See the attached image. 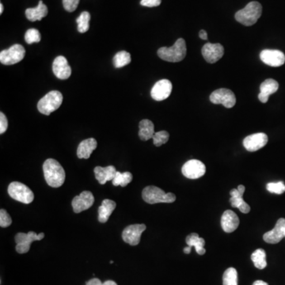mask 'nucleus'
Listing matches in <instances>:
<instances>
[{
    "label": "nucleus",
    "mask_w": 285,
    "mask_h": 285,
    "mask_svg": "<svg viewBox=\"0 0 285 285\" xmlns=\"http://www.w3.org/2000/svg\"><path fill=\"white\" fill-rule=\"evenodd\" d=\"M44 178L47 184L53 188L63 186L65 181V171L63 167L53 158H48L43 165Z\"/></svg>",
    "instance_id": "obj_1"
},
{
    "label": "nucleus",
    "mask_w": 285,
    "mask_h": 285,
    "mask_svg": "<svg viewBox=\"0 0 285 285\" xmlns=\"http://www.w3.org/2000/svg\"><path fill=\"white\" fill-rule=\"evenodd\" d=\"M187 53L186 41L182 38L177 39L173 46L163 47L158 50V56L165 61L177 63L185 59Z\"/></svg>",
    "instance_id": "obj_2"
},
{
    "label": "nucleus",
    "mask_w": 285,
    "mask_h": 285,
    "mask_svg": "<svg viewBox=\"0 0 285 285\" xmlns=\"http://www.w3.org/2000/svg\"><path fill=\"white\" fill-rule=\"evenodd\" d=\"M262 13V6L258 2H250L235 14V19L246 26H251L258 21Z\"/></svg>",
    "instance_id": "obj_3"
},
{
    "label": "nucleus",
    "mask_w": 285,
    "mask_h": 285,
    "mask_svg": "<svg viewBox=\"0 0 285 285\" xmlns=\"http://www.w3.org/2000/svg\"><path fill=\"white\" fill-rule=\"evenodd\" d=\"M142 196L145 202L150 205L158 203H173L176 201L175 195L172 192H164V190L156 186H147L142 192Z\"/></svg>",
    "instance_id": "obj_4"
},
{
    "label": "nucleus",
    "mask_w": 285,
    "mask_h": 285,
    "mask_svg": "<svg viewBox=\"0 0 285 285\" xmlns=\"http://www.w3.org/2000/svg\"><path fill=\"white\" fill-rule=\"evenodd\" d=\"M62 102L63 95L59 91H50L38 101V110L40 114L49 116L60 107Z\"/></svg>",
    "instance_id": "obj_5"
},
{
    "label": "nucleus",
    "mask_w": 285,
    "mask_h": 285,
    "mask_svg": "<svg viewBox=\"0 0 285 285\" xmlns=\"http://www.w3.org/2000/svg\"><path fill=\"white\" fill-rule=\"evenodd\" d=\"M8 193L11 198L23 204H30L34 199V192L21 182H11L8 186Z\"/></svg>",
    "instance_id": "obj_6"
},
{
    "label": "nucleus",
    "mask_w": 285,
    "mask_h": 285,
    "mask_svg": "<svg viewBox=\"0 0 285 285\" xmlns=\"http://www.w3.org/2000/svg\"><path fill=\"white\" fill-rule=\"evenodd\" d=\"M25 55V48L22 45L14 44L11 48L0 53V61L4 65H13L21 61Z\"/></svg>",
    "instance_id": "obj_7"
},
{
    "label": "nucleus",
    "mask_w": 285,
    "mask_h": 285,
    "mask_svg": "<svg viewBox=\"0 0 285 285\" xmlns=\"http://www.w3.org/2000/svg\"><path fill=\"white\" fill-rule=\"evenodd\" d=\"M44 233L38 234L34 231L25 234V233H18L15 235V243H16V251L19 253H26L30 249V245L34 241H40L44 239Z\"/></svg>",
    "instance_id": "obj_8"
},
{
    "label": "nucleus",
    "mask_w": 285,
    "mask_h": 285,
    "mask_svg": "<svg viewBox=\"0 0 285 285\" xmlns=\"http://www.w3.org/2000/svg\"><path fill=\"white\" fill-rule=\"evenodd\" d=\"M210 101L213 104H221L224 107L230 109L236 103V97L230 90L218 89L210 95Z\"/></svg>",
    "instance_id": "obj_9"
},
{
    "label": "nucleus",
    "mask_w": 285,
    "mask_h": 285,
    "mask_svg": "<svg viewBox=\"0 0 285 285\" xmlns=\"http://www.w3.org/2000/svg\"><path fill=\"white\" fill-rule=\"evenodd\" d=\"M182 174L190 179H197L205 175V165L201 161L191 159L186 162L182 168Z\"/></svg>",
    "instance_id": "obj_10"
},
{
    "label": "nucleus",
    "mask_w": 285,
    "mask_h": 285,
    "mask_svg": "<svg viewBox=\"0 0 285 285\" xmlns=\"http://www.w3.org/2000/svg\"><path fill=\"white\" fill-rule=\"evenodd\" d=\"M145 224H133L123 230L122 239L125 243L131 246H137L140 242L142 234L146 230Z\"/></svg>",
    "instance_id": "obj_11"
},
{
    "label": "nucleus",
    "mask_w": 285,
    "mask_h": 285,
    "mask_svg": "<svg viewBox=\"0 0 285 285\" xmlns=\"http://www.w3.org/2000/svg\"><path fill=\"white\" fill-rule=\"evenodd\" d=\"M203 57L209 63H215L221 59L224 54V48L221 44L207 43L201 49Z\"/></svg>",
    "instance_id": "obj_12"
},
{
    "label": "nucleus",
    "mask_w": 285,
    "mask_h": 285,
    "mask_svg": "<svg viewBox=\"0 0 285 285\" xmlns=\"http://www.w3.org/2000/svg\"><path fill=\"white\" fill-rule=\"evenodd\" d=\"M260 59L266 65L270 67H280L285 62V55L281 51L265 49L260 54Z\"/></svg>",
    "instance_id": "obj_13"
},
{
    "label": "nucleus",
    "mask_w": 285,
    "mask_h": 285,
    "mask_svg": "<svg viewBox=\"0 0 285 285\" xmlns=\"http://www.w3.org/2000/svg\"><path fill=\"white\" fill-rule=\"evenodd\" d=\"M172 91V83L168 79H162L154 85L151 91V96L155 101H160L170 97Z\"/></svg>",
    "instance_id": "obj_14"
},
{
    "label": "nucleus",
    "mask_w": 285,
    "mask_h": 285,
    "mask_svg": "<svg viewBox=\"0 0 285 285\" xmlns=\"http://www.w3.org/2000/svg\"><path fill=\"white\" fill-rule=\"evenodd\" d=\"M268 143V135L265 133H255L248 135L243 140V146L248 152H253L264 148Z\"/></svg>",
    "instance_id": "obj_15"
},
{
    "label": "nucleus",
    "mask_w": 285,
    "mask_h": 285,
    "mask_svg": "<svg viewBox=\"0 0 285 285\" xmlns=\"http://www.w3.org/2000/svg\"><path fill=\"white\" fill-rule=\"evenodd\" d=\"M95 202V196L90 191H83L80 195L76 196L72 205L73 210L76 213H80L82 211H86L93 205Z\"/></svg>",
    "instance_id": "obj_16"
},
{
    "label": "nucleus",
    "mask_w": 285,
    "mask_h": 285,
    "mask_svg": "<svg viewBox=\"0 0 285 285\" xmlns=\"http://www.w3.org/2000/svg\"><path fill=\"white\" fill-rule=\"evenodd\" d=\"M285 237V219L281 218L277 220L274 228L263 235L265 242L269 244H277Z\"/></svg>",
    "instance_id": "obj_17"
},
{
    "label": "nucleus",
    "mask_w": 285,
    "mask_h": 285,
    "mask_svg": "<svg viewBox=\"0 0 285 285\" xmlns=\"http://www.w3.org/2000/svg\"><path fill=\"white\" fill-rule=\"evenodd\" d=\"M53 72L59 79H68L72 75V68L63 56L57 57L53 63Z\"/></svg>",
    "instance_id": "obj_18"
},
{
    "label": "nucleus",
    "mask_w": 285,
    "mask_h": 285,
    "mask_svg": "<svg viewBox=\"0 0 285 285\" xmlns=\"http://www.w3.org/2000/svg\"><path fill=\"white\" fill-rule=\"evenodd\" d=\"M239 226V219L238 215L231 210L224 211L221 218V227L227 233H231L236 230Z\"/></svg>",
    "instance_id": "obj_19"
},
{
    "label": "nucleus",
    "mask_w": 285,
    "mask_h": 285,
    "mask_svg": "<svg viewBox=\"0 0 285 285\" xmlns=\"http://www.w3.org/2000/svg\"><path fill=\"white\" fill-rule=\"evenodd\" d=\"M279 84L277 81L268 78L262 82L260 86V93L258 98L262 103H266L268 101V97L272 94L276 93L278 91Z\"/></svg>",
    "instance_id": "obj_20"
},
{
    "label": "nucleus",
    "mask_w": 285,
    "mask_h": 285,
    "mask_svg": "<svg viewBox=\"0 0 285 285\" xmlns=\"http://www.w3.org/2000/svg\"><path fill=\"white\" fill-rule=\"evenodd\" d=\"M94 171L96 179L101 185H105L109 181H113L117 172L114 166L106 167H96Z\"/></svg>",
    "instance_id": "obj_21"
},
{
    "label": "nucleus",
    "mask_w": 285,
    "mask_h": 285,
    "mask_svg": "<svg viewBox=\"0 0 285 285\" xmlns=\"http://www.w3.org/2000/svg\"><path fill=\"white\" fill-rule=\"evenodd\" d=\"M97 143L94 138H89L81 142L77 149V156L79 158L88 159L92 152L97 148Z\"/></svg>",
    "instance_id": "obj_22"
},
{
    "label": "nucleus",
    "mask_w": 285,
    "mask_h": 285,
    "mask_svg": "<svg viewBox=\"0 0 285 285\" xmlns=\"http://www.w3.org/2000/svg\"><path fill=\"white\" fill-rule=\"evenodd\" d=\"M48 7L43 3V1H39L38 6L34 8H28L25 11V15L30 21H40L48 15Z\"/></svg>",
    "instance_id": "obj_23"
},
{
    "label": "nucleus",
    "mask_w": 285,
    "mask_h": 285,
    "mask_svg": "<svg viewBox=\"0 0 285 285\" xmlns=\"http://www.w3.org/2000/svg\"><path fill=\"white\" fill-rule=\"evenodd\" d=\"M116 206V203L112 200L106 199L102 201L101 206L98 208V220L100 223L104 224L108 221Z\"/></svg>",
    "instance_id": "obj_24"
},
{
    "label": "nucleus",
    "mask_w": 285,
    "mask_h": 285,
    "mask_svg": "<svg viewBox=\"0 0 285 285\" xmlns=\"http://www.w3.org/2000/svg\"><path fill=\"white\" fill-rule=\"evenodd\" d=\"M139 137L143 141L152 139L154 135V124L150 120H142L139 125Z\"/></svg>",
    "instance_id": "obj_25"
},
{
    "label": "nucleus",
    "mask_w": 285,
    "mask_h": 285,
    "mask_svg": "<svg viewBox=\"0 0 285 285\" xmlns=\"http://www.w3.org/2000/svg\"><path fill=\"white\" fill-rule=\"evenodd\" d=\"M186 242L187 245L190 246V247H195L196 253H198L199 255H204L206 252L204 248L205 244V239L203 238H200L198 234L192 233V234H190L186 237Z\"/></svg>",
    "instance_id": "obj_26"
},
{
    "label": "nucleus",
    "mask_w": 285,
    "mask_h": 285,
    "mask_svg": "<svg viewBox=\"0 0 285 285\" xmlns=\"http://www.w3.org/2000/svg\"><path fill=\"white\" fill-rule=\"evenodd\" d=\"M245 190V186L243 185H240L237 189L231 190L230 192V203L233 208H239L245 201L243 200V194Z\"/></svg>",
    "instance_id": "obj_27"
},
{
    "label": "nucleus",
    "mask_w": 285,
    "mask_h": 285,
    "mask_svg": "<svg viewBox=\"0 0 285 285\" xmlns=\"http://www.w3.org/2000/svg\"><path fill=\"white\" fill-rule=\"evenodd\" d=\"M132 58L130 53L126 51H120L114 56V67L116 68H120L128 65L131 63Z\"/></svg>",
    "instance_id": "obj_28"
},
{
    "label": "nucleus",
    "mask_w": 285,
    "mask_h": 285,
    "mask_svg": "<svg viewBox=\"0 0 285 285\" xmlns=\"http://www.w3.org/2000/svg\"><path fill=\"white\" fill-rule=\"evenodd\" d=\"M251 260L256 268L263 269L267 266L266 262V253L264 249H258L252 253Z\"/></svg>",
    "instance_id": "obj_29"
},
{
    "label": "nucleus",
    "mask_w": 285,
    "mask_h": 285,
    "mask_svg": "<svg viewBox=\"0 0 285 285\" xmlns=\"http://www.w3.org/2000/svg\"><path fill=\"white\" fill-rule=\"evenodd\" d=\"M133 181V174L130 172H124L120 173L117 171L116 175L113 179V185L114 186H120L121 187H125Z\"/></svg>",
    "instance_id": "obj_30"
},
{
    "label": "nucleus",
    "mask_w": 285,
    "mask_h": 285,
    "mask_svg": "<svg viewBox=\"0 0 285 285\" xmlns=\"http://www.w3.org/2000/svg\"><path fill=\"white\" fill-rule=\"evenodd\" d=\"M90 20L91 15L87 11L82 12L79 17L76 19V22L78 24V31L81 34H84L88 31L90 28Z\"/></svg>",
    "instance_id": "obj_31"
},
{
    "label": "nucleus",
    "mask_w": 285,
    "mask_h": 285,
    "mask_svg": "<svg viewBox=\"0 0 285 285\" xmlns=\"http://www.w3.org/2000/svg\"><path fill=\"white\" fill-rule=\"evenodd\" d=\"M223 285H238V272L234 268H229L224 272Z\"/></svg>",
    "instance_id": "obj_32"
},
{
    "label": "nucleus",
    "mask_w": 285,
    "mask_h": 285,
    "mask_svg": "<svg viewBox=\"0 0 285 285\" xmlns=\"http://www.w3.org/2000/svg\"><path fill=\"white\" fill-rule=\"evenodd\" d=\"M40 38L41 36H40V32L36 29H30L25 34V42L29 44L40 42Z\"/></svg>",
    "instance_id": "obj_33"
},
{
    "label": "nucleus",
    "mask_w": 285,
    "mask_h": 285,
    "mask_svg": "<svg viewBox=\"0 0 285 285\" xmlns=\"http://www.w3.org/2000/svg\"><path fill=\"white\" fill-rule=\"evenodd\" d=\"M169 133L167 131H160L154 133L153 136V143L156 147H160L163 144H166L169 140Z\"/></svg>",
    "instance_id": "obj_34"
},
{
    "label": "nucleus",
    "mask_w": 285,
    "mask_h": 285,
    "mask_svg": "<svg viewBox=\"0 0 285 285\" xmlns=\"http://www.w3.org/2000/svg\"><path fill=\"white\" fill-rule=\"evenodd\" d=\"M266 189L268 192L276 194H282L285 192V185L283 182H270L267 184Z\"/></svg>",
    "instance_id": "obj_35"
},
{
    "label": "nucleus",
    "mask_w": 285,
    "mask_h": 285,
    "mask_svg": "<svg viewBox=\"0 0 285 285\" xmlns=\"http://www.w3.org/2000/svg\"><path fill=\"white\" fill-rule=\"evenodd\" d=\"M12 224V220L11 216L6 212L5 209L0 210V226L1 228H7L11 226Z\"/></svg>",
    "instance_id": "obj_36"
},
{
    "label": "nucleus",
    "mask_w": 285,
    "mask_h": 285,
    "mask_svg": "<svg viewBox=\"0 0 285 285\" xmlns=\"http://www.w3.org/2000/svg\"><path fill=\"white\" fill-rule=\"evenodd\" d=\"M80 0H63V7L68 12H73L76 11Z\"/></svg>",
    "instance_id": "obj_37"
},
{
    "label": "nucleus",
    "mask_w": 285,
    "mask_h": 285,
    "mask_svg": "<svg viewBox=\"0 0 285 285\" xmlns=\"http://www.w3.org/2000/svg\"><path fill=\"white\" fill-rule=\"evenodd\" d=\"M8 128V121L3 113H0V134H3Z\"/></svg>",
    "instance_id": "obj_38"
},
{
    "label": "nucleus",
    "mask_w": 285,
    "mask_h": 285,
    "mask_svg": "<svg viewBox=\"0 0 285 285\" xmlns=\"http://www.w3.org/2000/svg\"><path fill=\"white\" fill-rule=\"evenodd\" d=\"M161 0H141L140 4L147 7H154L161 4Z\"/></svg>",
    "instance_id": "obj_39"
},
{
    "label": "nucleus",
    "mask_w": 285,
    "mask_h": 285,
    "mask_svg": "<svg viewBox=\"0 0 285 285\" xmlns=\"http://www.w3.org/2000/svg\"><path fill=\"white\" fill-rule=\"evenodd\" d=\"M238 209H239V211H240L241 212L245 214L249 213V211H250V207H249V205H248L247 203H246L245 201H244V202H243V204L238 208Z\"/></svg>",
    "instance_id": "obj_40"
},
{
    "label": "nucleus",
    "mask_w": 285,
    "mask_h": 285,
    "mask_svg": "<svg viewBox=\"0 0 285 285\" xmlns=\"http://www.w3.org/2000/svg\"><path fill=\"white\" fill-rule=\"evenodd\" d=\"M102 284L99 279L93 278L90 280L86 285H102Z\"/></svg>",
    "instance_id": "obj_41"
},
{
    "label": "nucleus",
    "mask_w": 285,
    "mask_h": 285,
    "mask_svg": "<svg viewBox=\"0 0 285 285\" xmlns=\"http://www.w3.org/2000/svg\"><path fill=\"white\" fill-rule=\"evenodd\" d=\"M199 37H200V38L202 39V40H207V32L205 31V30H201V31L199 32Z\"/></svg>",
    "instance_id": "obj_42"
},
{
    "label": "nucleus",
    "mask_w": 285,
    "mask_h": 285,
    "mask_svg": "<svg viewBox=\"0 0 285 285\" xmlns=\"http://www.w3.org/2000/svg\"><path fill=\"white\" fill-rule=\"evenodd\" d=\"M253 285H268V284L263 281H256Z\"/></svg>",
    "instance_id": "obj_43"
},
{
    "label": "nucleus",
    "mask_w": 285,
    "mask_h": 285,
    "mask_svg": "<svg viewBox=\"0 0 285 285\" xmlns=\"http://www.w3.org/2000/svg\"><path fill=\"white\" fill-rule=\"evenodd\" d=\"M102 285H117L116 282H114V281H107L106 282H104Z\"/></svg>",
    "instance_id": "obj_44"
},
{
    "label": "nucleus",
    "mask_w": 285,
    "mask_h": 285,
    "mask_svg": "<svg viewBox=\"0 0 285 285\" xmlns=\"http://www.w3.org/2000/svg\"><path fill=\"white\" fill-rule=\"evenodd\" d=\"M191 249H192V247H190V246H188V247L184 248V253H186V254H189V253H190V252H191Z\"/></svg>",
    "instance_id": "obj_45"
},
{
    "label": "nucleus",
    "mask_w": 285,
    "mask_h": 285,
    "mask_svg": "<svg viewBox=\"0 0 285 285\" xmlns=\"http://www.w3.org/2000/svg\"><path fill=\"white\" fill-rule=\"evenodd\" d=\"M3 5H2V3H0V14H1V15H2V12H3Z\"/></svg>",
    "instance_id": "obj_46"
}]
</instances>
